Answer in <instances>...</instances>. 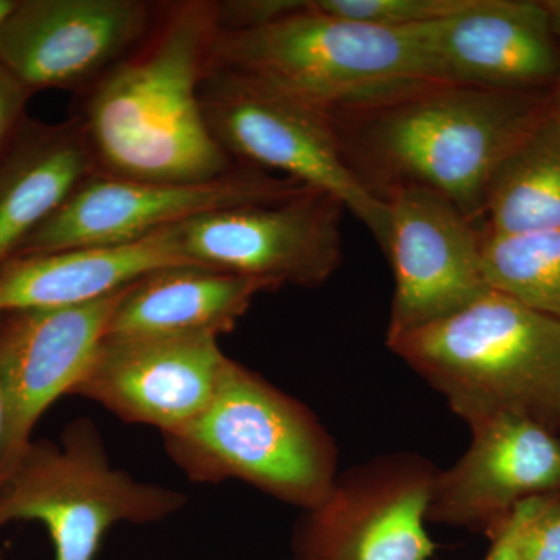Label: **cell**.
I'll use <instances>...</instances> for the list:
<instances>
[{
    "label": "cell",
    "instance_id": "cell-1",
    "mask_svg": "<svg viewBox=\"0 0 560 560\" xmlns=\"http://www.w3.org/2000/svg\"><path fill=\"white\" fill-rule=\"evenodd\" d=\"M551 110L550 92L423 80L329 110L342 161L372 197L436 191L482 228L486 190Z\"/></svg>",
    "mask_w": 560,
    "mask_h": 560
},
{
    "label": "cell",
    "instance_id": "cell-2",
    "mask_svg": "<svg viewBox=\"0 0 560 560\" xmlns=\"http://www.w3.org/2000/svg\"><path fill=\"white\" fill-rule=\"evenodd\" d=\"M215 2L173 3L145 40L98 80L73 119L95 172L205 183L235 167L210 135L201 84L219 33Z\"/></svg>",
    "mask_w": 560,
    "mask_h": 560
},
{
    "label": "cell",
    "instance_id": "cell-3",
    "mask_svg": "<svg viewBox=\"0 0 560 560\" xmlns=\"http://www.w3.org/2000/svg\"><path fill=\"white\" fill-rule=\"evenodd\" d=\"M386 346L466 423L508 412L560 427V320L508 294L489 290Z\"/></svg>",
    "mask_w": 560,
    "mask_h": 560
},
{
    "label": "cell",
    "instance_id": "cell-4",
    "mask_svg": "<svg viewBox=\"0 0 560 560\" xmlns=\"http://www.w3.org/2000/svg\"><path fill=\"white\" fill-rule=\"evenodd\" d=\"M162 440L190 481H243L304 511L338 478L337 444L311 408L232 359L208 407Z\"/></svg>",
    "mask_w": 560,
    "mask_h": 560
},
{
    "label": "cell",
    "instance_id": "cell-5",
    "mask_svg": "<svg viewBox=\"0 0 560 560\" xmlns=\"http://www.w3.org/2000/svg\"><path fill=\"white\" fill-rule=\"evenodd\" d=\"M209 69L224 70L323 110L434 80L415 27L342 21L298 0L278 20L219 31Z\"/></svg>",
    "mask_w": 560,
    "mask_h": 560
},
{
    "label": "cell",
    "instance_id": "cell-6",
    "mask_svg": "<svg viewBox=\"0 0 560 560\" xmlns=\"http://www.w3.org/2000/svg\"><path fill=\"white\" fill-rule=\"evenodd\" d=\"M187 497L143 482L110 464L90 418L70 422L60 442L32 441L0 485V526L39 522L54 560H94L117 523L147 525L183 510Z\"/></svg>",
    "mask_w": 560,
    "mask_h": 560
},
{
    "label": "cell",
    "instance_id": "cell-7",
    "mask_svg": "<svg viewBox=\"0 0 560 560\" xmlns=\"http://www.w3.org/2000/svg\"><path fill=\"white\" fill-rule=\"evenodd\" d=\"M201 105L210 135L235 164L334 195L386 249L388 206L350 173L327 110L215 69L202 80Z\"/></svg>",
    "mask_w": 560,
    "mask_h": 560
},
{
    "label": "cell",
    "instance_id": "cell-8",
    "mask_svg": "<svg viewBox=\"0 0 560 560\" xmlns=\"http://www.w3.org/2000/svg\"><path fill=\"white\" fill-rule=\"evenodd\" d=\"M305 189L298 180L242 164L205 183L124 179L94 172L33 232L18 257L128 245L202 213L279 201Z\"/></svg>",
    "mask_w": 560,
    "mask_h": 560
},
{
    "label": "cell",
    "instance_id": "cell-9",
    "mask_svg": "<svg viewBox=\"0 0 560 560\" xmlns=\"http://www.w3.org/2000/svg\"><path fill=\"white\" fill-rule=\"evenodd\" d=\"M345 205L308 189L279 201L202 213L176 226L184 259L272 291L316 289L340 268Z\"/></svg>",
    "mask_w": 560,
    "mask_h": 560
},
{
    "label": "cell",
    "instance_id": "cell-10",
    "mask_svg": "<svg viewBox=\"0 0 560 560\" xmlns=\"http://www.w3.org/2000/svg\"><path fill=\"white\" fill-rule=\"evenodd\" d=\"M438 469L422 456H381L335 481L296 530L302 560H429L427 533Z\"/></svg>",
    "mask_w": 560,
    "mask_h": 560
},
{
    "label": "cell",
    "instance_id": "cell-11",
    "mask_svg": "<svg viewBox=\"0 0 560 560\" xmlns=\"http://www.w3.org/2000/svg\"><path fill=\"white\" fill-rule=\"evenodd\" d=\"M140 0H16L0 24V65L31 95H83L130 57L156 24Z\"/></svg>",
    "mask_w": 560,
    "mask_h": 560
},
{
    "label": "cell",
    "instance_id": "cell-12",
    "mask_svg": "<svg viewBox=\"0 0 560 560\" xmlns=\"http://www.w3.org/2000/svg\"><path fill=\"white\" fill-rule=\"evenodd\" d=\"M383 202L389 217L383 253L394 275L386 337L448 318L488 293L480 224L447 198L419 187L393 191Z\"/></svg>",
    "mask_w": 560,
    "mask_h": 560
},
{
    "label": "cell",
    "instance_id": "cell-13",
    "mask_svg": "<svg viewBox=\"0 0 560 560\" xmlns=\"http://www.w3.org/2000/svg\"><path fill=\"white\" fill-rule=\"evenodd\" d=\"M125 290L77 307L0 315V485L32 444L44 412L72 394L90 368Z\"/></svg>",
    "mask_w": 560,
    "mask_h": 560
},
{
    "label": "cell",
    "instance_id": "cell-14",
    "mask_svg": "<svg viewBox=\"0 0 560 560\" xmlns=\"http://www.w3.org/2000/svg\"><path fill=\"white\" fill-rule=\"evenodd\" d=\"M228 360L212 335L105 338L70 396L172 433L208 407Z\"/></svg>",
    "mask_w": 560,
    "mask_h": 560
},
{
    "label": "cell",
    "instance_id": "cell-15",
    "mask_svg": "<svg viewBox=\"0 0 560 560\" xmlns=\"http://www.w3.org/2000/svg\"><path fill=\"white\" fill-rule=\"evenodd\" d=\"M415 28L434 80L517 92L560 83V46L541 0H467Z\"/></svg>",
    "mask_w": 560,
    "mask_h": 560
},
{
    "label": "cell",
    "instance_id": "cell-16",
    "mask_svg": "<svg viewBox=\"0 0 560 560\" xmlns=\"http://www.w3.org/2000/svg\"><path fill=\"white\" fill-rule=\"evenodd\" d=\"M467 427L469 447L434 478L430 522L490 530L523 501L560 492L555 430L508 412Z\"/></svg>",
    "mask_w": 560,
    "mask_h": 560
},
{
    "label": "cell",
    "instance_id": "cell-17",
    "mask_svg": "<svg viewBox=\"0 0 560 560\" xmlns=\"http://www.w3.org/2000/svg\"><path fill=\"white\" fill-rule=\"evenodd\" d=\"M180 264L190 261L180 253L176 226L128 245L16 257L0 272V315L90 304L119 293L150 272Z\"/></svg>",
    "mask_w": 560,
    "mask_h": 560
},
{
    "label": "cell",
    "instance_id": "cell-18",
    "mask_svg": "<svg viewBox=\"0 0 560 560\" xmlns=\"http://www.w3.org/2000/svg\"><path fill=\"white\" fill-rule=\"evenodd\" d=\"M259 280L180 264L143 276L124 291L105 338L194 337L231 334L260 293Z\"/></svg>",
    "mask_w": 560,
    "mask_h": 560
},
{
    "label": "cell",
    "instance_id": "cell-19",
    "mask_svg": "<svg viewBox=\"0 0 560 560\" xmlns=\"http://www.w3.org/2000/svg\"><path fill=\"white\" fill-rule=\"evenodd\" d=\"M95 172L79 121L27 119L0 161V272Z\"/></svg>",
    "mask_w": 560,
    "mask_h": 560
},
{
    "label": "cell",
    "instance_id": "cell-20",
    "mask_svg": "<svg viewBox=\"0 0 560 560\" xmlns=\"http://www.w3.org/2000/svg\"><path fill=\"white\" fill-rule=\"evenodd\" d=\"M482 230L493 235L560 231V117L552 110L493 172Z\"/></svg>",
    "mask_w": 560,
    "mask_h": 560
},
{
    "label": "cell",
    "instance_id": "cell-21",
    "mask_svg": "<svg viewBox=\"0 0 560 560\" xmlns=\"http://www.w3.org/2000/svg\"><path fill=\"white\" fill-rule=\"evenodd\" d=\"M482 271L490 290L560 320V231L482 237Z\"/></svg>",
    "mask_w": 560,
    "mask_h": 560
},
{
    "label": "cell",
    "instance_id": "cell-22",
    "mask_svg": "<svg viewBox=\"0 0 560 560\" xmlns=\"http://www.w3.org/2000/svg\"><path fill=\"white\" fill-rule=\"evenodd\" d=\"M313 10L342 21L410 28L451 16L467 0H308Z\"/></svg>",
    "mask_w": 560,
    "mask_h": 560
},
{
    "label": "cell",
    "instance_id": "cell-23",
    "mask_svg": "<svg viewBox=\"0 0 560 560\" xmlns=\"http://www.w3.org/2000/svg\"><path fill=\"white\" fill-rule=\"evenodd\" d=\"M523 560H560V492L540 497L522 541Z\"/></svg>",
    "mask_w": 560,
    "mask_h": 560
},
{
    "label": "cell",
    "instance_id": "cell-24",
    "mask_svg": "<svg viewBox=\"0 0 560 560\" xmlns=\"http://www.w3.org/2000/svg\"><path fill=\"white\" fill-rule=\"evenodd\" d=\"M539 500L540 497H536L517 504L499 525L489 530L492 536V548L486 560H523V536Z\"/></svg>",
    "mask_w": 560,
    "mask_h": 560
},
{
    "label": "cell",
    "instance_id": "cell-25",
    "mask_svg": "<svg viewBox=\"0 0 560 560\" xmlns=\"http://www.w3.org/2000/svg\"><path fill=\"white\" fill-rule=\"evenodd\" d=\"M32 95L0 65V161L27 120L25 108Z\"/></svg>",
    "mask_w": 560,
    "mask_h": 560
},
{
    "label": "cell",
    "instance_id": "cell-26",
    "mask_svg": "<svg viewBox=\"0 0 560 560\" xmlns=\"http://www.w3.org/2000/svg\"><path fill=\"white\" fill-rule=\"evenodd\" d=\"M541 5L547 11L552 35L560 46V0H541Z\"/></svg>",
    "mask_w": 560,
    "mask_h": 560
},
{
    "label": "cell",
    "instance_id": "cell-27",
    "mask_svg": "<svg viewBox=\"0 0 560 560\" xmlns=\"http://www.w3.org/2000/svg\"><path fill=\"white\" fill-rule=\"evenodd\" d=\"M550 105L552 113L560 117V83L550 92Z\"/></svg>",
    "mask_w": 560,
    "mask_h": 560
},
{
    "label": "cell",
    "instance_id": "cell-28",
    "mask_svg": "<svg viewBox=\"0 0 560 560\" xmlns=\"http://www.w3.org/2000/svg\"><path fill=\"white\" fill-rule=\"evenodd\" d=\"M14 5H16V0H0V24L5 21Z\"/></svg>",
    "mask_w": 560,
    "mask_h": 560
},
{
    "label": "cell",
    "instance_id": "cell-29",
    "mask_svg": "<svg viewBox=\"0 0 560 560\" xmlns=\"http://www.w3.org/2000/svg\"><path fill=\"white\" fill-rule=\"evenodd\" d=\"M0 433H2V410H0Z\"/></svg>",
    "mask_w": 560,
    "mask_h": 560
},
{
    "label": "cell",
    "instance_id": "cell-30",
    "mask_svg": "<svg viewBox=\"0 0 560 560\" xmlns=\"http://www.w3.org/2000/svg\"><path fill=\"white\" fill-rule=\"evenodd\" d=\"M291 560H302V559H300V558H294V559H291Z\"/></svg>",
    "mask_w": 560,
    "mask_h": 560
},
{
    "label": "cell",
    "instance_id": "cell-31",
    "mask_svg": "<svg viewBox=\"0 0 560 560\" xmlns=\"http://www.w3.org/2000/svg\"><path fill=\"white\" fill-rule=\"evenodd\" d=\"M0 324H2V316H0Z\"/></svg>",
    "mask_w": 560,
    "mask_h": 560
}]
</instances>
